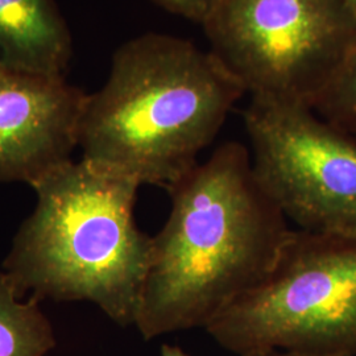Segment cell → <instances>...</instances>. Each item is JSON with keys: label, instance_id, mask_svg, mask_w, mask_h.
Here are the masks:
<instances>
[{"label": "cell", "instance_id": "cell-1", "mask_svg": "<svg viewBox=\"0 0 356 356\" xmlns=\"http://www.w3.org/2000/svg\"><path fill=\"white\" fill-rule=\"evenodd\" d=\"M135 326L145 341L206 327L275 266L291 226L254 176L250 149L219 145L168 188Z\"/></svg>", "mask_w": 356, "mask_h": 356}, {"label": "cell", "instance_id": "cell-2", "mask_svg": "<svg viewBox=\"0 0 356 356\" xmlns=\"http://www.w3.org/2000/svg\"><path fill=\"white\" fill-rule=\"evenodd\" d=\"M245 91L213 51L147 33L124 42L79 124L82 159L139 185L169 188L198 164Z\"/></svg>", "mask_w": 356, "mask_h": 356}, {"label": "cell", "instance_id": "cell-3", "mask_svg": "<svg viewBox=\"0 0 356 356\" xmlns=\"http://www.w3.org/2000/svg\"><path fill=\"white\" fill-rule=\"evenodd\" d=\"M31 186L38 204L4 272L23 296L90 301L118 325H135L152 254V236L134 216L140 185L81 159Z\"/></svg>", "mask_w": 356, "mask_h": 356}, {"label": "cell", "instance_id": "cell-4", "mask_svg": "<svg viewBox=\"0 0 356 356\" xmlns=\"http://www.w3.org/2000/svg\"><path fill=\"white\" fill-rule=\"evenodd\" d=\"M206 331L236 355L356 356V238L292 229L267 277Z\"/></svg>", "mask_w": 356, "mask_h": 356}, {"label": "cell", "instance_id": "cell-5", "mask_svg": "<svg viewBox=\"0 0 356 356\" xmlns=\"http://www.w3.org/2000/svg\"><path fill=\"white\" fill-rule=\"evenodd\" d=\"M204 28L251 98L309 107L356 47L344 0H226Z\"/></svg>", "mask_w": 356, "mask_h": 356}, {"label": "cell", "instance_id": "cell-6", "mask_svg": "<svg viewBox=\"0 0 356 356\" xmlns=\"http://www.w3.org/2000/svg\"><path fill=\"white\" fill-rule=\"evenodd\" d=\"M254 173L300 229L356 238V136L300 103L251 98Z\"/></svg>", "mask_w": 356, "mask_h": 356}, {"label": "cell", "instance_id": "cell-7", "mask_svg": "<svg viewBox=\"0 0 356 356\" xmlns=\"http://www.w3.org/2000/svg\"><path fill=\"white\" fill-rule=\"evenodd\" d=\"M86 98L65 76L0 67V182L33 185L70 161Z\"/></svg>", "mask_w": 356, "mask_h": 356}, {"label": "cell", "instance_id": "cell-8", "mask_svg": "<svg viewBox=\"0 0 356 356\" xmlns=\"http://www.w3.org/2000/svg\"><path fill=\"white\" fill-rule=\"evenodd\" d=\"M72 36L54 0H0V67L65 76Z\"/></svg>", "mask_w": 356, "mask_h": 356}, {"label": "cell", "instance_id": "cell-9", "mask_svg": "<svg viewBox=\"0 0 356 356\" xmlns=\"http://www.w3.org/2000/svg\"><path fill=\"white\" fill-rule=\"evenodd\" d=\"M23 294L7 272H0V356H45L56 346L49 319L38 298Z\"/></svg>", "mask_w": 356, "mask_h": 356}, {"label": "cell", "instance_id": "cell-10", "mask_svg": "<svg viewBox=\"0 0 356 356\" xmlns=\"http://www.w3.org/2000/svg\"><path fill=\"white\" fill-rule=\"evenodd\" d=\"M312 108L331 124L356 136V47Z\"/></svg>", "mask_w": 356, "mask_h": 356}, {"label": "cell", "instance_id": "cell-11", "mask_svg": "<svg viewBox=\"0 0 356 356\" xmlns=\"http://www.w3.org/2000/svg\"><path fill=\"white\" fill-rule=\"evenodd\" d=\"M153 1L169 13L182 16L188 20L204 26L226 0H153Z\"/></svg>", "mask_w": 356, "mask_h": 356}, {"label": "cell", "instance_id": "cell-12", "mask_svg": "<svg viewBox=\"0 0 356 356\" xmlns=\"http://www.w3.org/2000/svg\"><path fill=\"white\" fill-rule=\"evenodd\" d=\"M238 356H305L294 353H288V351H281V350H257V351H250L242 355Z\"/></svg>", "mask_w": 356, "mask_h": 356}, {"label": "cell", "instance_id": "cell-13", "mask_svg": "<svg viewBox=\"0 0 356 356\" xmlns=\"http://www.w3.org/2000/svg\"><path fill=\"white\" fill-rule=\"evenodd\" d=\"M160 356H191L188 355L181 347L170 346V344H163Z\"/></svg>", "mask_w": 356, "mask_h": 356}, {"label": "cell", "instance_id": "cell-14", "mask_svg": "<svg viewBox=\"0 0 356 356\" xmlns=\"http://www.w3.org/2000/svg\"><path fill=\"white\" fill-rule=\"evenodd\" d=\"M344 1H346V4H347V7H348V10L351 11L353 16L355 17L356 20V0H344Z\"/></svg>", "mask_w": 356, "mask_h": 356}]
</instances>
